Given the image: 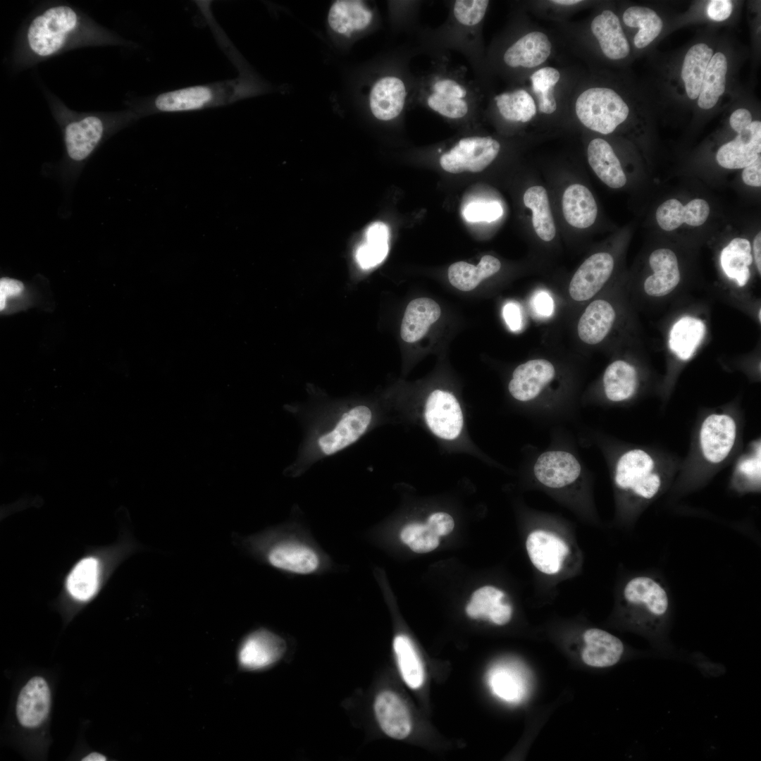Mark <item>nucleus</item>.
I'll use <instances>...</instances> for the list:
<instances>
[{
  "mask_svg": "<svg viewBox=\"0 0 761 761\" xmlns=\"http://www.w3.org/2000/svg\"><path fill=\"white\" fill-rule=\"evenodd\" d=\"M581 1H581V0H553V1H550V2H552L553 4H559V5H563V6L575 5V4H577L579 3H581Z\"/></svg>",
  "mask_w": 761,
  "mask_h": 761,
  "instance_id": "obj_60",
  "label": "nucleus"
},
{
  "mask_svg": "<svg viewBox=\"0 0 761 761\" xmlns=\"http://www.w3.org/2000/svg\"><path fill=\"white\" fill-rule=\"evenodd\" d=\"M621 595L631 624L650 641L661 643L671 612L664 586L655 577L639 575L626 583Z\"/></svg>",
  "mask_w": 761,
  "mask_h": 761,
  "instance_id": "obj_2",
  "label": "nucleus"
},
{
  "mask_svg": "<svg viewBox=\"0 0 761 761\" xmlns=\"http://www.w3.org/2000/svg\"><path fill=\"white\" fill-rule=\"evenodd\" d=\"M400 538L412 550L418 553L431 552L439 545V536L433 532L426 523L407 524L400 532Z\"/></svg>",
  "mask_w": 761,
  "mask_h": 761,
  "instance_id": "obj_46",
  "label": "nucleus"
},
{
  "mask_svg": "<svg viewBox=\"0 0 761 761\" xmlns=\"http://www.w3.org/2000/svg\"><path fill=\"white\" fill-rule=\"evenodd\" d=\"M501 268V263L491 255L483 256L477 266L459 261L448 268L450 283L462 291H470L476 287L484 279L494 275Z\"/></svg>",
  "mask_w": 761,
  "mask_h": 761,
  "instance_id": "obj_34",
  "label": "nucleus"
},
{
  "mask_svg": "<svg viewBox=\"0 0 761 761\" xmlns=\"http://www.w3.org/2000/svg\"><path fill=\"white\" fill-rule=\"evenodd\" d=\"M252 94L242 75L236 78L179 88L156 96L154 111L182 113L230 105Z\"/></svg>",
  "mask_w": 761,
  "mask_h": 761,
  "instance_id": "obj_4",
  "label": "nucleus"
},
{
  "mask_svg": "<svg viewBox=\"0 0 761 761\" xmlns=\"http://www.w3.org/2000/svg\"><path fill=\"white\" fill-rule=\"evenodd\" d=\"M750 242L745 238L733 239L722 251L720 263L723 271L740 287L750 278L749 266L753 262Z\"/></svg>",
  "mask_w": 761,
  "mask_h": 761,
  "instance_id": "obj_36",
  "label": "nucleus"
},
{
  "mask_svg": "<svg viewBox=\"0 0 761 761\" xmlns=\"http://www.w3.org/2000/svg\"><path fill=\"white\" fill-rule=\"evenodd\" d=\"M552 44L543 32L527 33L513 44L503 55L504 62L509 67L531 68L543 63L550 56Z\"/></svg>",
  "mask_w": 761,
  "mask_h": 761,
  "instance_id": "obj_23",
  "label": "nucleus"
},
{
  "mask_svg": "<svg viewBox=\"0 0 761 761\" xmlns=\"http://www.w3.org/2000/svg\"><path fill=\"white\" fill-rule=\"evenodd\" d=\"M732 7L729 0H712L707 4V14L714 21H723L730 16Z\"/></svg>",
  "mask_w": 761,
  "mask_h": 761,
  "instance_id": "obj_52",
  "label": "nucleus"
},
{
  "mask_svg": "<svg viewBox=\"0 0 761 761\" xmlns=\"http://www.w3.org/2000/svg\"><path fill=\"white\" fill-rule=\"evenodd\" d=\"M426 524L433 532L438 536L449 534L454 526L452 517L445 512L432 514L428 517Z\"/></svg>",
  "mask_w": 761,
  "mask_h": 761,
  "instance_id": "obj_51",
  "label": "nucleus"
},
{
  "mask_svg": "<svg viewBox=\"0 0 761 761\" xmlns=\"http://www.w3.org/2000/svg\"><path fill=\"white\" fill-rule=\"evenodd\" d=\"M712 55L711 48L706 44L699 43L691 47L685 56L681 78L691 99L698 98L703 76Z\"/></svg>",
  "mask_w": 761,
  "mask_h": 761,
  "instance_id": "obj_38",
  "label": "nucleus"
},
{
  "mask_svg": "<svg viewBox=\"0 0 761 761\" xmlns=\"http://www.w3.org/2000/svg\"><path fill=\"white\" fill-rule=\"evenodd\" d=\"M440 316V306L432 299L420 297L413 299L407 305L402 318L401 338L407 342L419 340Z\"/></svg>",
  "mask_w": 761,
  "mask_h": 761,
  "instance_id": "obj_29",
  "label": "nucleus"
},
{
  "mask_svg": "<svg viewBox=\"0 0 761 761\" xmlns=\"http://www.w3.org/2000/svg\"><path fill=\"white\" fill-rule=\"evenodd\" d=\"M24 290L22 282L9 278H2L0 280V309L2 311L6 306L8 297L19 295Z\"/></svg>",
  "mask_w": 761,
  "mask_h": 761,
  "instance_id": "obj_53",
  "label": "nucleus"
},
{
  "mask_svg": "<svg viewBox=\"0 0 761 761\" xmlns=\"http://www.w3.org/2000/svg\"><path fill=\"white\" fill-rule=\"evenodd\" d=\"M705 333L703 321L696 317L685 316L672 327L669 335L670 350L681 360L686 361L695 354Z\"/></svg>",
  "mask_w": 761,
  "mask_h": 761,
  "instance_id": "obj_33",
  "label": "nucleus"
},
{
  "mask_svg": "<svg viewBox=\"0 0 761 761\" xmlns=\"http://www.w3.org/2000/svg\"><path fill=\"white\" fill-rule=\"evenodd\" d=\"M585 647L582 659L585 664L593 667H609L621 658L624 646L621 641L602 629L592 628L583 633Z\"/></svg>",
  "mask_w": 761,
  "mask_h": 761,
  "instance_id": "obj_21",
  "label": "nucleus"
},
{
  "mask_svg": "<svg viewBox=\"0 0 761 761\" xmlns=\"http://www.w3.org/2000/svg\"><path fill=\"white\" fill-rule=\"evenodd\" d=\"M588 161L597 176L607 186L620 188L626 177L610 144L603 139L592 140L588 146Z\"/></svg>",
  "mask_w": 761,
  "mask_h": 761,
  "instance_id": "obj_31",
  "label": "nucleus"
},
{
  "mask_svg": "<svg viewBox=\"0 0 761 761\" xmlns=\"http://www.w3.org/2000/svg\"><path fill=\"white\" fill-rule=\"evenodd\" d=\"M373 12L362 1H334L328 14V24L336 34L350 37L367 28L371 23Z\"/></svg>",
  "mask_w": 761,
  "mask_h": 761,
  "instance_id": "obj_22",
  "label": "nucleus"
},
{
  "mask_svg": "<svg viewBox=\"0 0 761 761\" xmlns=\"http://www.w3.org/2000/svg\"><path fill=\"white\" fill-rule=\"evenodd\" d=\"M603 385L608 400L612 402L626 400L634 395L637 388L636 370L624 360H616L605 369Z\"/></svg>",
  "mask_w": 761,
  "mask_h": 761,
  "instance_id": "obj_35",
  "label": "nucleus"
},
{
  "mask_svg": "<svg viewBox=\"0 0 761 761\" xmlns=\"http://www.w3.org/2000/svg\"><path fill=\"white\" fill-rule=\"evenodd\" d=\"M406 97V86L400 78L393 75L382 77L373 83L370 90V111L380 120H392L402 111Z\"/></svg>",
  "mask_w": 761,
  "mask_h": 761,
  "instance_id": "obj_17",
  "label": "nucleus"
},
{
  "mask_svg": "<svg viewBox=\"0 0 761 761\" xmlns=\"http://www.w3.org/2000/svg\"><path fill=\"white\" fill-rule=\"evenodd\" d=\"M735 420L726 414H712L703 421L699 443L704 458L710 463L724 461L732 450L736 438Z\"/></svg>",
  "mask_w": 761,
  "mask_h": 761,
  "instance_id": "obj_9",
  "label": "nucleus"
},
{
  "mask_svg": "<svg viewBox=\"0 0 761 761\" xmlns=\"http://www.w3.org/2000/svg\"><path fill=\"white\" fill-rule=\"evenodd\" d=\"M532 89L538 97V110L545 114H551L557 109L554 87L560 78V73L555 68L544 67L531 75Z\"/></svg>",
  "mask_w": 761,
  "mask_h": 761,
  "instance_id": "obj_45",
  "label": "nucleus"
},
{
  "mask_svg": "<svg viewBox=\"0 0 761 761\" xmlns=\"http://www.w3.org/2000/svg\"><path fill=\"white\" fill-rule=\"evenodd\" d=\"M505 594L501 590L490 586L476 590L466 607V612L472 619H488L497 625L508 623L512 617V607L505 601Z\"/></svg>",
  "mask_w": 761,
  "mask_h": 761,
  "instance_id": "obj_27",
  "label": "nucleus"
},
{
  "mask_svg": "<svg viewBox=\"0 0 761 761\" xmlns=\"http://www.w3.org/2000/svg\"><path fill=\"white\" fill-rule=\"evenodd\" d=\"M286 645L283 639L273 632L261 629L249 634L242 641L239 651V662L249 670L267 667L283 655Z\"/></svg>",
  "mask_w": 761,
  "mask_h": 761,
  "instance_id": "obj_13",
  "label": "nucleus"
},
{
  "mask_svg": "<svg viewBox=\"0 0 761 761\" xmlns=\"http://www.w3.org/2000/svg\"><path fill=\"white\" fill-rule=\"evenodd\" d=\"M562 211L565 220L571 226L586 228L594 223L598 206L592 193L586 187L573 184L564 192Z\"/></svg>",
  "mask_w": 761,
  "mask_h": 761,
  "instance_id": "obj_32",
  "label": "nucleus"
},
{
  "mask_svg": "<svg viewBox=\"0 0 761 761\" xmlns=\"http://www.w3.org/2000/svg\"><path fill=\"white\" fill-rule=\"evenodd\" d=\"M761 151V122L752 121L731 141L723 144L717 151L718 163L729 169L748 166L755 161Z\"/></svg>",
  "mask_w": 761,
  "mask_h": 761,
  "instance_id": "obj_15",
  "label": "nucleus"
},
{
  "mask_svg": "<svg viewBox=\"0 0 761 761\" xmlns=\"http://www.w3.org/2000/svg\"><path fill=\"white\" fill-rule=\"evenodd\" d=\"M393 649L404 682L411 688H419L423 683L424 672L421 661L410 639L404 635L395 636Z\"/></svg>",
  "mask_w": 761,
  "mask_h": 761,
  "instance_id": "obj_42",
  "label": "nucleus"
},
{
  "mask_svg": "<svg viewBox=\"0 0 761 761\" xmlns=\"http://www.w3.org/2000/svg\"><path fill=\"white\" fill-rule=\"evenodd\" d=\"M503 214L500 203L472 202L464 207L463 216L469 222H492L499 218Z\"/></svg>",
  "mask_w": 761,
  "mask_h": 761,
  "instance_id": "obj_49",
  "label": "nucleus"
},
{
  "mask_svg": "<svg viewBox=\"0 0 761 761\" xmlns=\"http://www.w3.org/2000/svg\"><path fill=\"white\" fill-rule=\"evenodd\" d=\"M466 89L456 80L441 78L432 85V92L428 96V106L445 117L458 119L466 115L469 105L464 98Z\"/></svg>",
  "mask_w": 761,
  "mask_h": 761,
  "instance_id": "obj_28",
  "label": "nucleus"
},
{
  "mask_svg": "<svg viewBox=\"0 0 761 761\" xmlns=\"http://www.w3.org/2000/svg\"><path fill=\"white\" fill-rule=\"evenodd\" d=\"M487 681L493 693L507 703H519L526 694V674L515 663L495 664L488 671Z\"/></svg>",
  "mask_w": 761,
  "mask_h": 761,
  "instance_id": "obj_25",
  "label": "nucleus"
},
{
  "mask_svg": "<svg viewBox=\"0 0 761 761\" xmlns=\"http://www.w3.org/2000/svg\"><path fill=\"white\" fill-rule=\"evenodd\" d=\"M656 219L664 230H674L684 223V206L676 199H668L657 208Z\"/></svg>",
  "mask_w": 761,
  "mask_h": 761,
  "instance_id": "obj_48",
  "label": "nucleus"
},
{
  "mask_svg": "<svg viewBox=\"0 0 761 761\" xmlns=\"http://www.w3.org/2000/svg\"><path fill=\"white\" fill-rule=\"evenodd\" d=\"M78 25L75 11L67 6L49 8L30 24L27 40L30 50L41 57L51 56L66 44Z\"/></svg>",
  "mask_w": 761,
  "mask_h": 761,
  "instance_id": "obj_7",
  "label": "nucleus"
},
{
  "mask_svg": "<svg viewBox=\"0 0 761 761\" xmlns=\"http://www.w3.org/2000/svg\"><path fill=\"white\" fill-rule=\"evenodd\" d=\"M98 562L94 558L80 561L67 580L68 590L75 598L87 600L95 593L98 586Z\"/></svg>",
  "mask_w": 761,
  "mask_h": 761,
  "instance_id": "obj_44",
  "label": "nucleus"
},
{
  "mask_svg": "<svg viewBox=\"0 0 761 761\" xmlns=\"http://www.w3.org/2000/svg\"><path fill=\"white\" fill-rule=\"evenodd\" d=\"M106 760L104 755L96 752L91 753L82 759L83 761H105Z\"/></svg>",
  "mask_w": 761,
  "mask_h": 761,
  "instance_id": "obj_59",
  "label": "nucleus"
},
{
  "mask_svg": "<svg viewBox=\"0 0 761 761\" xmlns=\"http://www.w3.org/2000/svg\"><path fill=\"white\" fill-rule=\"evenodd\" d=\"M624 24L631 27H638L633 38L634 45L642 49L650 44L660 33L663 23L660 16L651 8L643 6H631L623 14Z\"/></svg>",
  "mask_w": 761,
  "mask_h": 761,
  "instance_id": "obj_41",
  "label": "nucleus"
},
{
  "mask_svg": "<svg viewBox=\"0 0 761 761\" xmlns=\"http://www.w3.org/2000/svg\"><path fill=\"white\" fill-rule=\"evenodd\" d=\"M241 546L271 567L287 573L308 575L321 567L318 552L309 544L272 530L246 537Z\"/></svg>",
  "mask_w": 761,
  "mask_h": 761,
  "instance_id": "obj_3",
  "label": "nucleus"
},
{
  "mask_svg": "<svg viewBox=\"0 0 761 761\" xmlns=\"http://www.w3.org/2000/svg\"><path fill=\"white\" fill-rule=\"evenodd\" d=\"M500 149V143L490 137H465L441 156L440 164L452 173H477L493 161Z\"/></svg>",
  "mask_w": 761,
  "mask_h": 761,
  "instance_id": "obj_8",
  "label": "nucleus"
},
{
  "mask_svg": "<svg viewBox=\"0 0 761 761\" xmlns=\"http://www.w3.org/2000/svg\"><path fill=\"white\" fill-rule=\"evenodd\" d=\"M581 467L571 453L547 451L539 456L534 466L536 479L550 488H562L574 483L581 475Z\"/></svg>",
  "mask_w": 761,
  "mask_h": 761,
  "instance_id": "obj_14",
  "label": "nucleus"
},
{
  "mask_svg": "<svg viewBox=\"0 0 761 761\" xmlns=\"http://www.w3.org/2000/svg\"><path fill=\"white\" fill-rule=\"evenodd\" d=\"M532 306L536 313L541 316H550L553 313L554 302L552 298L545 291L537 292L532 299Z\"/></svg>",
  "mask_w": 761,
  "mask_h": 761,
  "instance_id": "obj_54",
  "label": "nucleus"
},
{
  "mask_svg": "<svg viewBox=\"0 0 761 761\" xmlns=\"http://www.w3.org/2000/svg\"><path fill=\"white\" fill-rule=\"evenodd\" d=\"M389 229L381 222L371 224L366 233V242L357 249L355 258L363 269H369L380 264L389 250Z\"/></svg>",
  "mask_w": 761,
  "mask_h": 761,
  "instance_id": "obj_40",
  "label": "nucleus"
},
{
  "mask_svg": "<svg viewBox=\"0 0 761 761\" xmlns=\"http://www.w3.org/2000/svg\"><path fill=\"white\" fill-rule=\"evenodd\" d=\"M488 4L486 0H457L453 7L454 18L463 25H476L485 16Z\"/></svg>",
  "mask_w": 761,
  "mask_h": 761,
  "instance_id": "obj_47",
  "label": "nucleus"
},
{
  "mask_svg": "<svg viewBox=\"0 0 761 761\" xmlns=\"http://www.w3.org/2000/svg\"><path fill=\"white\" fill-rule=\"evenodd\" d=\"M524 203L532 211L533 226L537 235L545 242L551 241L556 229L546 190L538 185L529 187L524 193Z\"/></svg>",
  "mask_w": 761,
  "mask_h": 761,
  "instance_id": "obj_37",
  "label": "nucleus"
},
{
  "mask_svg": "<svg viewBox=\"0 0 761 761\" xmlns=\"http://www.w3.org/2000/svg\"><path fill=\"white\" fill-rule=\"evenodd\" d=\"M575 111L586 128L607 135L628 117L629 109L623 99L607 87H591L576 99Z\"/></svg>",
  "mask_w": 761,
  "mask_h": 761,
  "instance_id": "obj_6",
  "label": "nucleus"
},
{
  "mask_svg": "<svg viewBox=\"0 0 761 761\" xmlns=\"http://www.w3.org/2000/svg\"><path fill=\"white\" fill-rule=\"evenodd\" d=\"M727 61L724 54L712 55L703 76L698 104L703 109L715 106L725 90Z\"/></svg>",
  "mask_w": 761,
  "mask_h": 761,
  "instance_id": "obj_39",
  "label": "nucleus"
},
{
  "mask_svg": "<svg viewBox=\"0 0 761 761\" xmlns=\"http://www.w3.org/2000/svg\"><path fill=\"white\" fill-rule=\"evenodd\" d=\"M554 366L542 359L529 360L514 371L508 388L514 398L521 402L535 399L553 379Z\"/></svg>",
  "mask_w": 761,
  "mask_h": 761,
  "instance_id": "obj_16",
  "label": "nucleus"
},
{
  "mask_svg": "<svg viewBox=\"0 0 761 761\" xmlns=\"http://www.w3.org/2000/svg\"><path fill=\"white\" fill-rule=\"evenodd\" d=\"M104 125L100 118L89 116L68 124L65 142L68 154L74 161L86 159L101 140Z\"/></svg>",
  "mask_w": 761,
  "mask_h": 761,
  "instance_id": "obj_24",
  "label": "nucleus"
},
{
  "mask_svg": "<svg viewBox=\"0 0 761 761\" xmlns=\"http://www.w3.org/2000/svg\"><path fill=\"white\" fill-rule=\"evenodd\" d=\"M684 223L696 227L703 225L707 219L710 214V206L705 200L695 199L684 206Z\"/></svg>",
  "mask_w": 761,
  "mask_h": 761,
  "instance_id": "obj_50",
  "label": "nucleus"
},
{
  "mask_svg": "<svg viewBox=\"0 0 761 761\" xmlns=\"http://www.w3.org/2000/svg\"><path fill=\"white\" fill-rule=\"evenodd\" d=\"M299 417L304 438L294 462L291 476H299L314 464L332 456L357 442L372 422L371 409L364 404H345L316 411H291Z\"/></svg>",
  "mask_w": 761,
  "mask_h": 761,
  "instance_id": "obj_1",
  "label": "nucleus"
},
{
  "mask_svg": "<svg viewBox=\"0 0 761 761\" xmlns=\"http://www.w3.org/2000/svg\"><path fill=\"white\" fill-rule=\"evenodd\" d=\"M526 547L533 565L546 575L558 574L569 552L562 538L543 529L534 530L528 535Z\"/></svg>",
  "mask_w": 761,
  "mask_h": 761,
  "instance_id": "obj_11",
  "label": "nucleus"
},
{
  "mask_svg": "<svg viewBox=\"0 0 761 761\" xmlns=\"http://www.w3.org/2000/svg\"><path fill=\"white\" fill-rule=\"evenodd\" d=\"M51 693L44 679H30L21 689L16 704V715L20 724L27 728L40 725L49 714Z\"/></svg>",
  "mask_w": 761,
  "mask_h": 761,
  "instance_id": "obj_18",
  "label": "nucleus"
},
{
  "mask_svg": "<svg viewBox=\"0 0 761 761\" xmlns=\"http://www.w3.org/2000/svg\"><path fill=\"white\" fill-rule=\"evenodd\" d=\"M615 317L614 309L609 302L594 300L579 321L577 330L580 339L589 345L600 343L610 331Z\"/></svg>",
  "mask_w": 761,
  "mask_h": 761,
  "instance_id": "obj_30",
  "label": "nucleus"
},
{
  "mask_svg": "<svg viewBox=\"0 0 761 761\" xmlns=\"http://www.w3.org/2000/svg\"><path fill=\"white\" fill-rule=\"evenodd\" d=\"M760 312H761V310L760 309V310H759V320H760H760H761V316H760Z\"/></svg>",
  "mask_w": 761,
  "mask_h": 761,
  "instance_id": "obj_61",
  "label": "nucleus"
},
{
  "mask_svg": "<svg viewBox=\"0 0 761 761\" xmlns=\"http://www.w3.org/2000/svg\"><path fill=\"white\" fill-rule=\"evenodd\" d=\"M614 259L607 252L595 253L579 266L569 287L571 297L578 302L592 298L611 276Z\"/></svg>",
  "mask_w": 761,
  "mask_h": 761,
  "instance_id": "obj_12",
  "label": "nucleus"
},
{
  "mask_svg": "<svg viewBox=\"0 0 761 761\" xmlns=\"http://www.w3.org/2000/svg\"><path fill=\"white\" fill-rule=\"evenodd\" d=\"M743 181L752 187L761 186V156L745 167L742 173Z\"/></svg>",
  "mask_w": 761,
  "mask_h": 761,
  "instance_id": "obj_56",
  "label": "nucleus"
},
{
  "mask_svg": "<svg viewBox=\"0 0 761 761\" xmlns=\"http://www.w3.org/2000/svg\"><path fill=\"white\" fill-rule=\"evenodd\" d=\"M752 121L751 113L745 109L735 110L729 118L731 127L738 134L749 126Z\"/></svg>",
  "mask_w": 761,
  "mask_h": 761,
  "instance_id": "obj_57",
  "label": "nucleus"
},
{
  "mask_svg": "<svg viewBox=\"0 0 761 761\" xmlns=\"http://www.w3.org/2000/svg\"><path fill=\"white\" fill-rule=\"evenodd\" d=\"M590 29L598 39L602 53L613 60L624 58L630 51L629 42L617 16L605 10L591 22Z\"/></svg>",
  "mask_w": 761,
  "mask_h": 761,
  "instance_id": "obj_26",
  "label": "nucleus"
},
{
  "mask_svg": "<svg viewBox=\"0 0 761 761\" xmlns=\"http://www.w3.org/2000/svg\"><path fill=\"white\" fill-rule=\"evenodd\" d=\"M754 261L757 270L761 273V233L759 232L755 237L753 244Z\"/></svg>",
  "mask_w": 761,
  "mask_h": 761,
  "instance_id": "obj_58",
  "label": "nucleus"
},
{
  "mask_svg": "<svg viewBox=\"0 0 761 761\" xmlns=\"http://www.w3.org/2000/svg\"><path fill=\"white\" fill-rule=\"evenodd\" d=\"M617 488L640 503H648L662 492L664 478L652 457L641 449L624 452L614 471Z\"/></svg>",
  "mask_w": 761,
  "mask_h": 761,
  "instance_id": "obj_5",
  "label": "nucleus"
},
{
  "mask_svg": "<svg viewBox=\"0 0 761 761\" xmlns=\"http://www.w3.org/2000/svg\"><path fill=\"white\" fill-rule=\"evenodd\" d=\"M502 314L505 322L512 331L520 330L522 325V316L517 304L514 302L506 304L503 307Z\"/></svg>",
  "mask_w": 761,
  "mask_h": 761,
  "instance_id": "obj_55",
  "label": "nucleus"
},
{
  "mask_svg": "<svg viewBox=\"0 0 761 761\" xmlns=\"http://www.w3.org/2000/svg\"><path fill=\"white\" fill-rule=\"evenodd\" d=\"M649 264L653 273L644 282L645 293L650 297H661L672 292L681 279L675 253L667 248L657 249L651 253Z\"/></svg>",
  "mask_w": 761,
  "mask_h": 761,
  "instance_id": "obj_19",
  "label": "nucleus"
},
{
  "mask_svg": "<svg viewBox=\"0 0 761 761\" xmlns=\"http://www.w3.org/2000/svg\"><path fill=\"white\" fill-rule=\"evenodd\" d=\"M374 711L381 729L390 737L403 739L409 734L412 723L409 711L395 693H380L375 700Z\"/></svg>",
  "mask_w": 761,
  "mask_h": 761,
  "instance_id": "obj_20",
  "label": "nucleus"
},
{
  "mask_svg": "<svg viewBox=\"0 0 761 761\" xmlns=\"http://www.w3.org/2000/svg\"><path fill=\"white\" fill-rule=\"evenodd\" d=\"M426 422L438 437L453 440L463 427V415L455 397L446 391L435 390L428 397L424 410Z\"/></svg>",
  "mask_w": 761,
  "mask_h": 761,
  "instance_id": "obj_10",
  "label": "nucleus"
},
{
  "mask_svg": "<svg viewBox=\"0 0 761 761\" xmlns=\"http://www.w3.org/2000/svg\"><path fill=\"white\" fill-rule=\"evenodd\" d=\"M495 100L502 116L506 120L526 123L536 113V105L531 94L523 89L502 93Z\"/></svg>",
  "mask_w": 761,
  "mask_h": 761,
  "instance_id": "obj_43",
  "label": "nucleus"
}]
</instances>
